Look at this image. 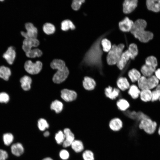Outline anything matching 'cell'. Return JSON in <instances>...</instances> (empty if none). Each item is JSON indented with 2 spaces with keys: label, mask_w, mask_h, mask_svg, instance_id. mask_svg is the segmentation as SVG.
<instances>
[{
  "label": "cell",
  "mask_w": 160,
  "mask_h": 160,
  "mask_svg": "<svg viewBox=\"0 0 160 160\" xmlns=\"http://www.w3.org/2000/svg\"><path fill=\"white\" fill-rule=\"evenodd\" d=\"M106 34L100 36L93 43L84 55L83 63L90 66L99 67L102 66L103 51L101 46V41Z\"/></svg>",
  "instance_id": "obj_1"
},
{
  "label": "cell",
  "mask_w": 160,
  "mask_h": 160,
  "mask_svg": "<svg viewBox=\"0 0 160 160\" xmlns=\"http://www.w3.org/2000/svg\"><path fill=\"white\" fill-rule=\"evenodd\" d=\"M147 25L146 21L142 19H138L134 22L130 31L134 37L140 41L146 43L152 39L153 33L145 30Z\"/></svg>",
  "instance_id": "obj_2"
},
{
  "label": "cell",
  "mask_w": 160,
  "mask_h": 160,
  "mask_svg": "<svg viewBox=\"0 0 160 160\" xmlns=\"http://www.w3.org/2000/svg\"><path fill=\"white\" fill-rule=\"evenodd\" d=\"M124 47V45L123 44L118 45L113 44L112 46L106 57L108 64L113 65L116 64L123 52Z\"/></svg>",
  "instance_id": "obj_3"
},
{
  "label": "cell",
  "mask_w": 160,
  "mask_h": 160,
  "mask_svg": "<svg viewBox=\"0 0 160 160\" xmlns=\"http://www.w3.org/2000/svg\"><path fill=\"white\" fill-rule=\"evenodd\" d=\"M137 86L141 90L155 89L159 84L160 81L153 75L149 77L142 76L137 81Z\"/></svg>",
  "instance_id": "obj_4"
},
{
  "label": "cell",
  "mask_w": 160,
  "mask_h": 160,
  "mask_svg": "<svg viewBox=\"0 0 160 160\" xmlns=\"http://www.w3.org/2000/svg\"><path fill=\"white\" fill-rule=\"evenodd\" d=\"M158 127L156 122L153 120L149 117L142 119L138 124L139 128L148 134H153L156 131Z\"/></svg>",
  "instance_id": "obj_5"
},
{
  "label": "cell",
  "mask_w": 160,
  "mask_h": 160,
  "mask_svg": "<svg viewBox=\"0 0 160 160\" xmlns=\"http://www.w3.org/2000/svg\"><path fill=\"white\" fill-rule=\"evenodd\" d=\"M42 63L40 61H37L34 63L30 60L26 61L24 65L25 71L28 73L32 74H36L39 73L42 68Z\"/></svg>",
  "instance_id": "obj_6"
},
{
  "label": "cell",
  "mask_w": 160,
  "mask_h": 160,
  "mask_svg": "<svg viewBox=\"0 0 160 160\" xmlns=\"http://www.w3.org/2000/svg\"><path fill=\"white\" fill-rule=\"evenodd\" d=\"M26 32L21 31L20 34L25 39H37L38 31L37 28L33 24L30 22L25 23V24Z\"/></svg>",
  "instance_id": "obj_7"
},
{
  "label": "cell",
  "mask_w": 160,
  "mask_h": 160,
  "mask_svg": "<svg viewBox=\"0 0 160 160\" xmlns=\"http://www.w3.org/2000/svg\"><path fill=\"white\" fill-rule=\"evenodd\" d=\"M69 73L68 69L66 66L64 68L57 70L53 76L52 80L55 83H60L66 79Z\"/></svg>",
  "instance_id": "obj_8"
},
{
  "label": "cell",
  "mask_w": 160,
  "mask_h": 160,
  "mask_svg": "<svg viewBox=\"0 0 160 160\" xmlns=\"http://www.w3.org/2000/svg\"><path fill=\"white\" fill-rule=\"evenodd\" d=\"M40 42L37 39H25L23 42L22 48L25 53L32 49V47H36L39 44Z\"/></svg>",
  "instance_id": "obj_9"
},
{
  "label": "cell",
  "mask_w": 160,
  "mask_h": 160,
  "mask_svg": "<svg viewBox=\"0 0 160 160\" xmlns=\"http://www.w3.org/2000/svg\"><path fill=\"white\" fill-rule=\"evenodd\" d=\"M16 52L15 48L12 46L9 47L3 54L2 57L9 65H12L15 59Z\"/></svg>",
  "instance_id": "obj_10"
},
{
  "label": "cell",
  "mask_w": 160,
  "mask_h": 160,
  "mask_svg": "<svg viewBox=\"0 0 160 160\" xmlns=\"http://www.w3.org/2000/svg\"><path fill=\"white\" fill-rule=\"evenodd\" d=\"M137 0H125L123 3V12L125 14H129L133 11L137 5Z\"/></svg>",
  "instance_id": "obj_11"
},
{
  "label": "cell",
  "mask_w": 160,
  "mask_h": 160,
  "mask_svg": "<svg viewBox=\"0 0 160 160\" xmlns=\"http://www.w3.org/2000/svg\"><path fill=\"white\" fill-rule=\"evenodd\" d=\"M134 22L128 17H125L119 23L120 30L123 32L130 31L132 28Z\"/></svg>",
  "instance_id": "obj_12"
},
{
  "label": "cell",
  "mask_w": 160,
  "mask_h": 160,
  "mask_svg": "<svg viewBox=\"0 0 160 160\" xmlns=\"http://www.w3.org/2000/svg\"><path fill=\"white\" fill-rule=\"evenodd\" d=\"M61 97L66 102H71L75 100L77 97L76 93L74 91L67 89H64L61 92Z\"/></svg>",
  "instance_id": "obj_13"
},
{
  "label": "cell",
  "mask_w": 160,
  "mask_h": 160,
  "mask_svg": "<svg viewBox=\"0 0 160 160\" xmlns=\"http://www.w3.org/2000/svg\"><path fill=\"white\" fill-rule=\"evenodd\" d=\"M63 132L65 135V138L62 144L64 147L66 148L71 145L72 142L75 140V137L74 134L69 128L65 129Z\"/></svg>",
  "instance_id": "obj_14"
},
{
  "label": "cell",
  "mask_w": 160,
  "mask_h": 160,
  "mask_svg": "<svg viewBox=\"0 0 160 160\" xmlns=\"http://www.w3.org/2000/svg\"><path fill=\"white\" fill-rule=\"evenodd\" d=\"M130 58V55L128 50L123 52L116 64L119 69L121 70H122Z\"/></svg>",
  "instance_id": "obj_15"
},
{
  "label": "cell",
  "mask_w": 160,
  "mask_h": 160,
  "mask_svg": "<svg viewBox=\"0 0 160 160\" xmlns=\"http://www.w3.org/2000/svg\"><path fill=\"white\" fill-rule=\"evenodd\" d=\"M109 127L110 129L113 132H118L122 128L123 123L122 120L119 118L115 117L109 121Z\"/></svg>",
  "instance_id": "obj_16"
},
{
  "label": "cell",
  "mask_w": 160,
  "mask_h": 160,
  "mask_svg": "<svg viewBox=\"0 0 160 160\" xmlns=\"http://www.w3.org/2000/svg\"><path fill=\"white\" fill-rule=\"evenodd\" d=\"M105 94L106 97L111 100L115 99L119 96L120 92L118 88H113L108 86L104 90Z\"/></svg>",
  "instance_id": "obj_17"
},
{
  "label": "cell",
  "mask_w": 160,
  "mask_h": 160,
  "mask_svg": "<svg viewBox=\"0 0 160 160\" xmlns=\"http://www.w3.org/2000/svg\"><path fill=\"white\" fill-rule=\"evenodd\" d=\"M146 5L149 10L155 12L160 11V0H147Z\"/></svg>",
  "instance_id": "obj_18"
},
{
  "label": "cell",
  "mask_w": 160,
  "mask_h": 160,
  "mask_svg": "<svg viewBox=\"0 0 160 160\" xmlns=\"http://www.w3.org/2000/svg\"><path fill=\"white\" fill-rule=\"evenodd\" d=\"M83 85L84 88L87 90H93L96 86V82L94 79L89 76L84 78Z\"/></svg>",
  "instance_id": "obj_19"
},
{
  "label": "cell",
  "mask_w": 160,
  "mask_h": 160,
  "mask_svg": "<svg viewBox=\"0 0 160 160\" xmlns=\"http://www.w3.org/2000/svg\"><path fill=\"white\" fill-rule=\"evenodd\" d=\"M156 69L145 64L142 65L140 68V73L142 74V76L146 77H149L154 75Z\"/></svg>",
  "instance_id": "obj_20"
},
{
  "label": "cell",
  "mask_w": 160,
  "mask_h": 160,
  "mask_svg": "<svg viewBox=\"0 0 160 160\" xmlns=\"http://www.w3.org/2000/svg\"><path fill=\"white\" fill-rule=\"evenodd\" d=\"M116 84L118 88L122 91L128 89L130 86L127 79L124 77H120L117 79Z\"/></svg>",
  "instance_id": "obj_21"
},
{
  "label": "cell",
  "mask_w": 160,
  "mask_h": 160,
  "mask_svg": "<svg viewBox=\"0 0 160 160\" xmlns=\"http://www.w3.org/2000/svg\"><path fill=\"white\" fill-rule=\"evenodd\" d=\"M20 82L23 90L26 91L30 89L32 82V79L30 77L26 75L23 76L20 78Z\"/></svg>",
  "instance_id": "obj_22"
},
{
  "label": "cell",
  "mask_w": 160,
  "mask_h": 160,
  "mask_svg": "<svg viewBox=\"0 0 160 160\" xmlns=\"http://www.w3.org/2000/svg\"><path fill=\"white\" fill-rule=\"evenodd\" d=\"M12 153L16 156H20L24 152V149L22 145L19 143L13 144L11 146Z\"/></svg>",
  "instance_id": "obj_23"
},
{
  "label": "cell",
  "mask_w": 160,
  "mask_h": 160,
  "mask_svg": "<svg viewBox=\"0 0 160 160\" xmlns=\"http://www.w3.org/2000/svg\"><path fill=\"white\" fill-rule=\"evenodd\" d=\"M139 96L141 100L144 102H151L152 98V90L150 89L141 90Z\"/></svg>",
  "instance_id": "obj_24"
},
{
  "label": "cell",
  "mask_w": 160,
  "mask_h": 160,
  "mask_svg": "<svg viewBox=\"0 0 160 160\" xmlns=\"http://www.w3.org/2000/svg\"><path fill=\"white\" fill-rule=\"evenodd\" d=\"M128 75L131 81L133 83L137 82L142 76L140 72L135 68L130 70L128 72Z\"/></svg>",
  "instance_id": "obj_25"
},
{
  "label": "cell",
  "mask_w": 160,
  "mask_h": 160,
  "mask_svg": "<svg viewBox=\"0 0 160 160\" xmlns=\"http://www.w3.org/2000/svg\"><path fill=\"white\" fill-rule=\"evenodd\" d=\"M71 146L73 150L77 153L82 152L84 150L83 142L80 140H75Z\"/></svg>",
  "instance_id": "obj_26"
},
{
  "label": "cell",
  "mask_w": 160,
  "mask_h": 160,
  "mask_svg": "<svg viewBox=\"0 0 160 160\" xmlns=\"http://www.w3.org/2000/svg\"><path fill=\"white\" fill-rule=\"evenodd\" d=\"M140 92V89L138 87L133 84L130 86L128 92L132 99H136L139 97Z\"/></svg>",
  "instance_id": "obj_27"
},
{
  "label": "cell",
  "mask_w": 160,
  "mask_h": 160,
  "mask_svg": "<svg viewBox=\"0 0 160 160\" xmlns=\"http://www.w3.org/2000/svg\"><path fill=\"white\" fill-rule=\"evenodd\" d=\"M11 74V71L9 68L4 65L0 67V78L7 81Z\"/></svg>",
  "instance_id": "obj_28"
},
{
  "label": "cell",
  "mask_w": 160,
  "mask_h": 160,
  "mask_svg": "<svg viewBox=\"0 0 160 160\" xmlns=\"http://www.w3.org/2000/svg\"><path fill=\"white\" fill-rule=\"evenodd\" d=\"M61 28L63 31H67L70 29L72 30H74L75 29L76 27L71 20L66 19L61 22Z\"/></svg>",
  "instance_id": "obj_29"
},
{
  "label": "cell",
  "mask_w": 160,
  "mask_h": 160,
  "mask_svg": "<svg viewBox=\"0 0 160 160\" xmlns=\"http://www.w3.org/2000/svg\"><path fill=\"white\" fill-rule=\"evenodd\" d=\"M50 66L52 69L57 70L66 66L65 62L60 59H54L51 63Z\"/></svg>",
  "instance_id": "obj_30"
},
{
  "label": "cell",
  "mask_w": 160,
  "mask_h": 160,
  "mask_svg": "<svg viewBox=\"0 0 160 160\" xmlns=\"http://www.w3.org/2000/svg\"><path fill=\"white\" fill-rule=\"evenodd\" d=\"M63 108L62 103L57 100L52 102L50 105L51 109L55 111L56 113H60L62 110Z\"/></svg>",
  "instance_id": "obj_31"
},
{
  "label": "cell",
  "mask_w": 160,
  "mask_h": 160,
  "mask_svg": "<svg viewBox=\"0 0 160 160\" xmlns=\"http://www.w3.org/2000/svg\"><path fill=\"white\" fill-rule=\"evenodd\" d=\"M25 55L28 57L34 58L41 57L43 55L42 52L38 48L32 49L25 52Z\"/></svg>",
  "instance_id": "obj_32"
},
{
  "label": "cell",
  "mask_w": 160,
  "mask_h": 160,
  "mask_svg": "<svg viewBox=\"0 0 160 160\" xmlns=\"http://www.w3.org/2000/svg\"><path fill=\"white\" fill-rule=\"evenodd\" d=\"M116 105L118 108L122 111H125L130 106L128 102L124 99H119L116 102Z\"/></svg>",
  "instance_id": "obj_33"
},
{
  "label": "cell",
  "mask_w": 160,
  "mask_h": 160,
  "mask_svg": "<svg viewBox=\"0 0 160 160\" xmlns=\"http://www.w3.org/2000/svg\"><path fill=\"white\" fill-rule=\"evenodd\" d=\"M42 28L44 33L47 35L53 34L55 31V28L54 25L49 23H44L43 25Z\"/></svg>",
  "instance_id": "obj_34"
},
{
  "label": "cell",
  "mask_w": 160,
  "mask_h": 160,
  "mask_svg": "<svg viewBox=\"0 0 160 160\" xmlns=\"http://www.w3.org/2000/svg\"><path fill=\"white\" fill-rule=\"evenodd\" d=\"M127 50L129 54L130 59H134L138 54V49L137 45L135 43L130 44Z\"/></svg>",
  "instance_id": "obj_35"
},
{
  "label": "cell",
  "mask_w": 160,
  "mask_h": 160,
  "mask_svg": "<svg viewBox=\"0 0 160 160\" xmlns=\"http://www.w3.org/2000/svg\"><path fill=\"white\" fill-rule=\"evenodd\" d=\"M145 64L156 68L158 65V61L155 56L152 55L150 56L145 59Z\"/></svg>",
  "instance_id": "obj_36"
},
{
  "label": "cell",
  "mask_w": 160,
  "mask_h": 160,
  "mask_svg": "<svg viewBox=\"0 0 160 160\" xmlns=\"http://www.w3.org/2000/svg\"><path fill=\"white\" fill-rule=\"evenodd\" d=\"M101 45L102 47V50L105 52H108L112 46L110 41L106 38H103L101 40Z\"/></svg>",
  "instance_id": "obj_37"
},
{
  "label": "cell",
  "mask_w": 160,
  "mask_h": 160,
  "mask_svg": "<svg viewBox=\"0 0 160 160\" xmlns=\"http://www.w3.org/2000/svg\"><path fill=\"white\" fill-rule=\"evenodd\" d=\"M82 157L83 160H95L93 153L89 150H84L82 152Z\"/></svg>",
  "instance_id": "obj_38"
},
{
  "label": "cell",
  "mask_w": 160,
  "mask_h": 160,
  "mask_svg": "<svg viewBox=\"0 0 160 160\" xmlns=\"http://www.w3.org/2000/svg\"><path fill=\"white\" fill-rule=\"evenodd\" d=\"M49 125L47 121L43 118H40L38 121V127L39 129L41 131H44L48 128Z\"/></svg>",
  "instance_id": "obj_39"
},
{
  "label": "cell",
  "mask_w": 160,
  "mask_h": 160,
  "mask_svg": "<svg viewBox=\"0 0 160 160\" xmlns=\"http://www.w3.org/2000/svg\"><path fill=\"white\" fill-rule=\"evenodd\" d=\"M3 138L4 143L7 145H10L14 140L13 135L9 133L4 134L3 135Z\"/></svg>",
  "instance_id": "obj_40"
},
{
  "label": "cell",
  "mask_w": 160,
  "mask_h": 160,
  "mask_svg": "<svg viewBox=\"0 0 160 160\" xmlns=\"http://www.w3.org/2000/svg\"><path fill=\"white\" fill-rule=\"evenodd\" d=\"M65 138L64 133L63 132L59 131L55 135V139L57 143L58 144H63Z\"/></svg>",
  "instance_id": "obj_41"
},
{
  "label": "cell",
  "mask_w": 160,
  "mask_h": 160,
  "mask_svg": "<svg viewBox=\"0 0 160 160\" xmlns=\"http://www.w3.org/2000/svg\"><path fill=\"white\" fill-rule=\"evenodd\" d=\"M85 1L84 0H73L71 5V7L74 10H78L80 9L82 4Z\"/></svg>",
  "instance_id": "obj_42"
},
{
  "label": "cell",
  "mask_w": 160,
  "mask_h": 160,
  "mask_svg": "<svg viewBox=\"0 0 160 160\" xmlns=\"http://www.w3.org/2000/svg\"><path fill=\"white\" fill-rule=\"evenodd\" d=\"M160 97V91L155 89L152 90V98L151 102L152 103L159 101Z\"/></svg>",
  "instance_id": "obj_43"
},
{
  "label": "cell",
  "mask_w": 160,
  "mask_h": 160,
  "mask_svg": "<svg viewBox=\"0 0 160 160\" xmlns=\"http://www.w3.org/2000/svg\"><path fill=\"white\" fill-rule=\"evenodd\" d=\"M9 100V95L5 92L0 93V103H7Z\"/></svg>",
  "instance_id": "obj_44"
},
{
  "label": "cell",
  "mask_w": 160,
  "mask_h": 160,
  "mask_svg": "<svg viewBox=\"0 0 160 160\" xmlns=\"http://www.w3.org/2000/svg\"><path fill=\"white\" fill-rule=\"evenodd\" d=\"M60 157L63 160H66L68 159L69 156V154L68 151L65 150H61L59 153Z\"/></svg>",
  "instance_id": "obj_45"
},
{
  "label": "cell",
  "mask_w": 160,
  "mask_h": 160,
  "mask_svg": "<svg viewBox=\"0 0 160 160\" xmlns=\"http://www.w3.org/2000/svg\"><path fill=\"white\" fill-rule=\"evenodd\" d=\"M8 156V153L6 151L0 149V160H6Z\"/></svg>",
  "instance_id": "obj_46"
},
{
  "label": "cell",
  "mask_w": 160,
  "mask_h": 160,
  "mask_svg": "<svg viewBox=\"0 0 160 160\" xmlns=\"http://www.w3.org/2000/svg\"><path fill=\"white\" fill-rule=\"evenodd\" d=\"M154 75L155 76L158 80L160 81V68H156Z\"/></svg>",
  "instance_id": "obj_47"
},
{
  "label": "cell",
  "mask_w": 160,
  "mask_h": 160,
  "mask_svg": "<svg viewBox=\"0 0 160 160\" xmlns=\"http://www.w3.org/2000/svg\"><path fill=\"white\" fill-rule=\"evenodd\" d=\"M49 132L48 131H46L44 133V135L45 137H47L49 135Z\"/></svg>",
  "instance_id": "obj_48"
},
{
  "label": "cell",
  "mask_w": 160,
  "mask_h": 160,
  "mask_svg": "<svg viewBox=\"0 0 160 160\" xmlns=\"http://www.w3.org/2000/svg\"><path fill=\"white\" fill-rule=\"evenodd\" d=\"M157 130L158 134L160 136V124L158 127Z\"/></svg>",
  "instance_id": "obj_49"
},
{
  "label": "cell",
  "mask_w": 160,
  "mask_h": 160,
  "mask_svg": "<svg viewBox=\"0 0 160 160\" xmlns=\"http://www.w3.org/2000/svg\"><path fill=\"white\" fill-rule=\"evenodd\" d=\"M42 160H53V159L50 157H46L43 159Z\"/></svg>",
  "instance_id": "obj_50"
},
{
  "label": "cell",
  "mask_w": 160,
  "mask_h": 160,
  "mask_svg": "<svg viewBox=\"0 0 160 160\" xmlns=\"http://www.w3.org/2000/svg\"><path fill=\"white\" fill-rule=\"evenodd\" d=\"M155 89L159 90L160 91V83H159Z\"/></svg>",
  "instance_id": "obj_51"
},
{
  "label": "cell",
  "mask_w": 160,
  "mask_h": 160,
  "mask_svg": "<svg viewBox=\"0 0 160 160\" xmlns=\"http://www.w3.org/2000/svg\"><path fill=\"white\" fill-rule=\"evenodd\" d=\"M92 139H92V140H91V141H90V142H91L92 141ZM86 147H85V148H84V150H87V149H86Z\"/></svg>",
  "instance_id": "obj_52"
},
{
  "label": "cell",
  "mask_w": 160,
  "mask_h": 160,
  "mask_svg": "<svg viewBox=\"0 0 160 160\" xmlns=\"http://www.w3.org/2000/svg\"><path fill=\"white\" fill-rule=\"evenodd\" d=\"M159 101L160 102V97L159 99Z\"/></svg>",
  "instance_id": "obj_53"
}]
</instances>
